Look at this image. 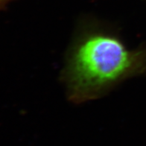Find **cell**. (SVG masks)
<instances>
[{
    "mask_svg": "<svg viewBox=\"0 0 146 146\" xmlns=\"http://www.w3.org/2000/svg\"><path fill=\"white\" fill-rule=\"evenodd\" d=\"M146 70V48L131 49L113 29L93 21L79 27L62 69L69 100L81 104L105 96Z\"/></svg>",
    "mask_w": 146,
    "mask_h": 146,
    "instance_id": "6da1fadb",
    "label": "cell"
},
{
    "mask_svg": "<svg viewBox=\"0 0 146 146\" xmlns=\"http://www.w3.org/2000/svg\"><path fill=\"white\" fill-rule=\"evenodd\" d=\"M12 0H0V10L3 9L7 4H8Z\"/></svg>",
    "mask_w": 146,
    "mask_h": 146,
    "instance_id": "7a4b0ae2",
    "label": "cell"
}]
</instances>
